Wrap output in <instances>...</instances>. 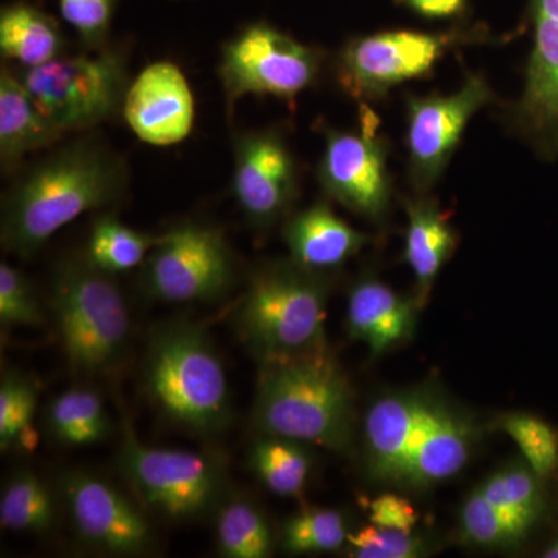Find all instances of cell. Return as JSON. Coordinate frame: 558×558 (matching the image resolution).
I'll return each instance as SVG.
<instances>
[{"label": "cell", "instance_id": "cell-9", "mask_svg": "<svg viewBox=\"0 0 558 558\" xmlns=\"http://www.w3.org/2000/svg\"><path fill=\"white\" fill-rule=\"evenodd\" d=\"M120 469L142 505L168 520L204 515L223 488L222 468L216 459L197 451L146 446L130 424L124 427Z\"/></svg>", "mask_w": 558, "mask_h": 558}, {"label": "cell", "instance_id": "cell-36", "mask_svg": "<svg viewBox=\"0 0 558 558\" xmlns=\"http://www.w3.org/2000/svg\"><path fill=\"white\" fill-rule=\"evenodd\" d=\"M348 556L355 558H416L424 556V539L413 532L371 524L348 535Z\"/></svg>", "mask_w": 558, "mask_h": 558}, {"label": "cell", "instance_id": "cell-8", "mask_svg": "<svg viewBox=\"0 0 558 558\" xmlns=\"http://www.w3.org/2000/svg\"><path fill=\"white\" fill-rule=\"evenodd\" d=\"M326 53L279 31L253 22L227 40L218 75L229 113L241 98L271 97L293 105L322 78Z\"/></svg>", "mask_w": 558, "mask_h": 558}, {"label": "cell", "instance_id": "cell-17", "mask_svg": "<svg viewBox=\"0 0 558 558\" xmlns=\"http://www.w3.org/2000/svg\"><path fill=\"white\" fill-rule=\"evenodd\" d=\"M472 449V427L453 410L429 399L411 444L403 484L428 487L464 468Z\"/></svg>", "mask_w": 558, "mask_h": 558}, {"label": "cell", "instance_id": "cell-39", "mask_svg": "<svg viewBox=\"0 0 558 558\" xmlns=\"http://www.w3.org/2000/svg\"><path fill=\"white\" fill-rule=\"evenodd\" d=\"M546 558H558V542L554 543L553 546L545 553Z\"/></svg>", "mask_w": 558, "mask_h": 558}, {"label": "cell", "instance_id": "cell-18", "mask_svg": "<svg viewBox=\"0 0 558 558\" xmlns=\"http://www.w3.org/2000/svg\"><path fill=\"white\" fill-rule=\"evenodd\" d=\"M282 236L293 263L319 274L343 266L369 242L323 201L293 215Z\"/></svg>", "mask_w": 558, "mask_h": 558}, {"label": "cell", "instance_id": "cell-24", "mask_svg": "<svg viewBox=\"0 0 558 558\" xmlns=\"http://www.w3.org/2000/svg\"><path fill=\"white\" fill-rule=\"evenodd\" d=\"M49 425L54 438L70 447L94 446L110 432L100 396L84 388L69 389L51 402Z\"/></svg>", "mask_w": 558, "mask_h": 558}, {"label": "cell", "instance_id": "cell-15", "mask_svg": "<svg viewBox=\"0 0 558 558\" xmlns=\"http://www.w3.org/2000/svg\"><path fill=\"white\" fill-rule=\"evenodd\" d=\"M62 495L76 534L92 548L135 556L153 543L149 521L126 495L89 473H70Z\"/></svg>", "mask_w": 558, "mask_h": 558}, {"label": "cell", "instance_id": "cell-25", "mask_svg": "<svg viewBox=\"0 0 558 558\" xmlns=\"http://www.w3.org/2000/svg\"><path fill=\"white\" fill-rule=\"evenodd\" d=\"M157 238L131 229L116 216H101L92 227L86 258L106 274H124L145 264Z\"/></svg>", "mask_w": 558, "mask_h": 558}, {"label": "cell", "instance_id": "cell-31", "mask_svg": "<svg viewBox=\"0 0 558 558\" xmlns=\"http://www.w3.org/2000/svg\"><path fill=\"white\" fill-rule=\"evenodd\" d=\"M343 515L332 509H307L282 529V545L290 554L330 553L348 542Z\"/></svg>", "mask_w": 558, "mask_h": 558}, {"label": "cell", "instance_id": "cell-12", "mask_svg": "<svg viewBox=\"0 0 558 558\" xmlns=\"http://www.w3.org/2000/svg\"><path fill=\"white\" fill-rule=\"evenodd\" d=\"M495 101L483 73H469L449 95L407 97V179L414 194H429L442 178L470 121Z\"/></svg>", "mask_w": 558, "mask_h": 558}, {"label": "cell", "instance_id": "cell-4", "mask_svg": "<svg viewBox=\"0 0 558 558\" xmlns=\"http://www.w3.org/2000/svg\"><path fill=\"white\" fill-rule=\"evenodd\" d=\"M328 281L293 263H271L250 278L238 329L259 362L326 344Z\"/></svg>", "mask_w": 558, "mask_h": 558}, {"label": "cell", "instance_id": "cell-35", "mask_svg": "<svg viewBox=\"0 0 558 558\" xmlns=\"http://www.w3.org/2000/svg\"><path fill=\"white\" fill-rule=\"evenodd\" d=\"M0 323L11 326H40L44 315L31 279L10 264H0Z\"/></svg>", "mask_w": 558, "mask_h": 558}, {"label": "cell", "instance_id": "cell-21", "mask_svg": "<svg viewBox=\"0 0 558 558\" xmlns=\"http://www.w3.org/2000/svg\"><path fill=\"white\" fill-rule=\"evenodd\" d=\"M65 135L40 112L16 70H0V167L3 175L17 174L25 157L60 145Z\"/></svg>", "mask_w": 558, "mask_h": 558}, {"label": "cell", "instance_id": "cell-13", "mask_svg": "<svg viewBox=\"0 0 558 558\" xmlns=\"http://www.w3.org/2000/svg\"><path fill=\"white\" fill-rule=\"evenodd\" d=\"M532 28L523 90L502 108L506 128L539 159H558V0H529Z\"/></svg>", "mask_w": 558, "mask_h": 558}, {"label": "cell", "instance_id": "cell-7", "mask_svg": "<svg viewBox=\"0 0 558 558\" xmlns=\"http://www.w3.org/2000/svg\"><path fill=\"white\" fill-rule=\"evenodd\" d=\"M14 70L40 112L64 135L90 132L121 112L131 84L126 51L110 44Z\"/></svg>", "mask_w": 558, "mask_h": 558}, {"label": "cell", "instance_id": "cell-19", "mask_svg": "<svg viewBox=\"0 0 558 558\" xmlns=\"http://www.w3.org/2000/svg\"><path fill=\"white\" fill-rule=\"evenodd\" d=\"M417 300L405 299L379 279H360L348 299V330L374 355L409 340L416 323Z\"/></svg>", "mask_w": 558, "mask_h": 558}, {"label": "cell", "instance_id": "cell-10", "mask_svg": "<svg viewBox=\"0 0 558 558\" xmlns=\"http://www.w3.org/2000/svg\"><path fill=\"white\" fill-rule=\"evenodd\" d=\"M380 117L368 102L359 105V128L337 130L322 124L323 153L317 179L323 193L371 222L388 216L392 201L389 142Z\"/></svg>", "mask_w": 558, "mask_h": 558}, {"label": "cell", "instance_id": "cell-1", "mask_svg": "<svg viewBox=\"0 0 558 558\" xmlns=\"http://www.w3.org/2000/svg\"><path fill=\"white\" fill-rule=\"evenodd\" d=\"M128 183L126 161L94 132L53 146L43 159L21 168L3 196V250L32 258L84 213L119 204Z\"/></svg>", "mask_w": 558, "mask_h": 558}, {"label": "cell", "instance_id": "cell-20", "mask_svg": "<svg viewBox=\"0 0 558 558\" xmlns=\"http://www.w3.org/2000/svg\"><path fill=\"white\" fill-rule=\"evenodd\" d=\"M428 396L391 395L374 402L365 418L369 468L377 478L403 483L411 444Z\"/></svg>", "mask_w": 558, "mask_h": 558}, {"label": "cell", "instance_id": "cell-26", "mask_svg": "<svg viewBox=\"0 0 558 558\" xmlns=\"http://www.w3.org/2000/svg\"><path fill=\"white\" fill-rule=\"evenodd\" d=\"M260 483L279 497H296L310 478L311 459L296 440L264 435L250 451Z\"/></svg>", "mask_w": 558, "mask_h": 558}, {"label": "cell", "instance_id": "cell-6", "mask_svg": "<svg viewBox=\"0 0 558 558\" xmlns=\"http://www.w3.org/2000/svg\"><path fill=\"white\" fill-rule=\"evenodd\" d=\"M490 40L487 28L480 25L354 36L333 58V78L349 98L371 105L385 100L389 92L409 81L428 78L451 51Z\"/></svg>", "mask_w": 558, "mask_h": 558}, {"label": "cell", "instance_id": "cell-11", "mask_svg": "<svg viewBox=\"0 0 558 558\" xmlns=\"http://www.w3.org/2000/svg\"><path fill=\"white\" fill-rule=\"evenodd\" d=\"M236 266L218 227L182 223L157 238L145 260L143 282L153 299L191 303L218 299L230 289Z\"/></svg>", "mask_w": 558, "mask_h": 558}, {"label": "cell", "instance_id": "cell-28", "mask_svg": "<svg viewBox=\"0 0 558 558\" xmlns=\"http://www.w3.org/2000/svg\"><path fill=\"white\" fill-rule=\"evenodd\" d=\"M216 534L220 553L230 558H266L274 548L269 524L247 501H231L220 509Z\"/></svg>", "mask_w": 558, "mask_h": 558}, {"label": "cell", "instance_id": "cell-37", "mask_svg": "<svg viewBox=\"0 0 558 558\" xmlns=\"http://www.w3.org/2000/svg\"><path fill=\"white\" fill-rule=\"evenodd\" d=\"M371 523L380 527L400 529L413 532L417 523V513L405 498L398 495H381L371 502Z\"/></svg>", "mask_w": 558, "mask_h": 558}, {"label": "cell", "instance_id": "cell-27", "mask_svg": "<svg viewBox=\"0 0 558 558\" xmlns=\"http://www.w3.org/2000/svg\"><path fill=\"white\" fill-rule=\"evenodd\" d=\"M54 501L49 487L33 472L11 476L0 498V524L14 532H47L53 526Z\"/></svg>", "mask_w": 558, "mask_h": 558}, {"label": "cell", "instance_id": "cell-22", "mask_svg": "<svg viewBox=\"0 0 558 558\" xmlns=\"http://www.w3.org/2000/svg\"><path fill=\"white\" fill-rule=\"evenodd\" d=\"M402 202L409 216L405 260L416 279L418 304L424 306L440 269L457 248V231L429 194H414Z\"/></svg>", "mask_w": 558, "mask_h": 558}, {"label": "cell", "instance_id": "cell-16", "mask_svg": "<svg viewBox=\"0 0 558 558\" xmlns=\"http://www.w3.org/2000/svg\"><path fill=\"white\" fill-rule=\"evenodd\" d=\"M121 113L142 142L172 146L193 131L196 102L182 69L171 61H157L132 81Z\"/></svg>", "mask_w": 558, "mask_h": 558}, {"label": "cell", "instance_id": "cell-5", "mask_svg": "<svg viewBox=\"0 0 558 558\" xmlns=\"http://www.w3.org/2000/svg\"><path fill=\"white\" fill-rule=\"evenodd\" d=\"M112 277L86 255L62 259L51 277V307L65 357L87 376L112 369L130 339V310Z\"/></svg>", "mask_w": 558, "mask_h": 558}, {"label": "cell", "instance_id": "cell-29", "mask_svg": "<svg viewBox=\"0 0 558 558\" xmlns=\"http://www.w3.org/2000/svg\"><path fill=\"white\" fill-rule=\"evenodd\" d=\"M537 480L531 468H510L490 476L480 490L495 508L529 531L543 508Z\"/></svg>", "mask_w": 558, "mask_h": 558}, {"label": "cell", "instance_id": "cell-33", "mask_svg": "<svg viewBox=\"0 0 558 558\" xmlns=\"http://www.w3.org/2000/svg\"><path fill=\"white\" fill-rule=\"evenodd\" d=\"M502 429L515 440L529 468L545 478L558 462V439L556 433L545 422L527 414H510L502 418Z\"/></svg>", "mask_w": 558, "mask_h": 558}, {"label": "cell", "instance_id": "cell-23", "mask_svg": "<svg viewBox=\"0 0 558 558\" xmlns=\"http://www.w3.org/2000/svg\"><path fill=\"white\" fill-rule=\"evenodd\" d=\"M60 24L38 5L25 0L0 10V51L16 69H35L64 54Z\"/></svg>", "mask_w": 558, "mask_h": 558}, {"label": "cell", "instance_id": "cell-38", "mask_svg": "<svg viewBox=\"0 0 558 558\" xmlns=\"http://www.w3.org/2000/svg\"><path fill=\"white\" fill-rule=\"evenodd\" d=\"M402 3L429 21L454 20L468 9V0H402Z\"/></svg>", "mask_w": 558, "mask_h": 558}, {"label": "cell", "instance_id": "cell-34", "mask_svg": "<svg viewBox=\"0 0 558 558\" xmlns=\"http://www.w3.org/2000/svg\"><path fill=\"white\" fill-rule=\"evenodd\" d=\"M62 20L68 22L86 50L108 46L113 14L119 0H57Z\"/></svg>", "mask_w": 558, "mask_h": 558}, {"label": "cell", "instance_id": "cell-32", "mask_svg": "<svg viewBox=\"0 0 558 558\" xmlns=\"http://www.w3.org/2000/svg\"><path fill=\"white\" fill-rule=\"evenodd\" d=\"M462 531L470 542L481 546H512L517 545L526 529L510 520L506 513L495 508L481 490L473 492L461 513Z\"/></svg>", "mask_w": 558, "mask_h": 558}, {"label": "cell", "instance_id": "cell-14", "mask_svg": "<svg viewBox=\"0 0 558 558\" xmlns=\"http://www.w3.org/2000/svg\"><path fill=\"white\" fill-rule=\"evenodd\" d=\"M233 196L255 229L289 215L300 194V168L278 128L238 132L233 138Z\"/></svg>", "mask_w": 558, "mask_h": 558}, {"label": "cell", "instance_id": "cell-2", "mask_svg": "<svg viewBox=\"0 0 558 558\" xmlns=\"http://www.w3.org/2000/svg\"><path fill=\"white\" fill-rule=\"evenodd\" d=\"M255 421L263 435L347 449L354 391L328 344L260 362Z\"/></svg>", "mask_w": 558, "mask_h": 558}, {"label": "cell", "instance_id": "cell-30", "mask_svg": "<svg viewBox=\"0 0 558 558\" xmlns=\"http://www.w3.org/2000/svg\"><path fill=\"white\" fill-rule=\"evenodd\" d=\"M38 392L20 376H5L0 387V447L32 451L38 444L33 428Z\"/></svg>", "mask_w": 558, "mask_h": 558}, {"label": "cell", "instance_id": "cell-3", "mask_svg": "<svg viewBox=\"0 0 558 558\" xmlns=\"http://www.w3.org/2000/svg\"><path fill=\"white\" fill-rule=\"evenodd\" d=\"M146 384L157 407L175 424L213 435L230 417V389L207 333L191 323L160 326L149 340Z\"/></svg>", "mask_w": 558, "mask_h": 558}]
</instances>
